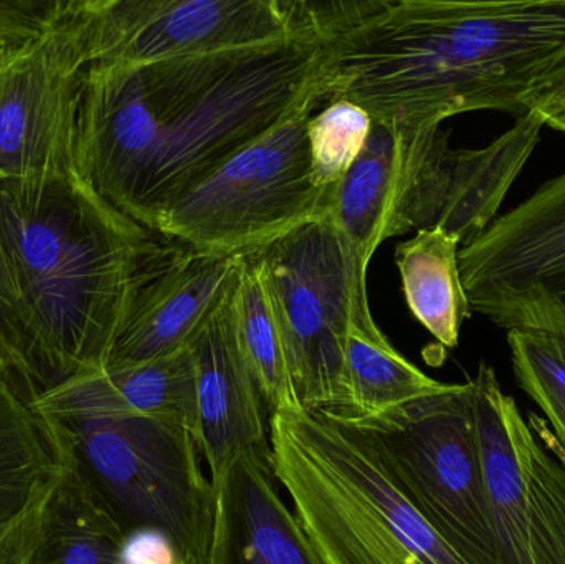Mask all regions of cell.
<instances>
[{
  "label": "cell",
  "instance_id": "11",
  "mask_svg": "<svg viewBox=\"0 0 565 564\" xmlns=\"http://www.w3.org/2000/svg\"><path fill=\"white\" fill-rule=\"evenodd\" d=\"M544 123L536 113L520 116L483 148H454L450 131L431 139L405 211L408 232L440 227L473 242L498 217L501 204L541 142Z\"/></svg>",
  "mask_w": 565,
  "mask_h": 564
},
{
  "label": "cell",
  "instance_id": "12",
  "mask_svg": "<svg viewBox=\"0 0 565 564\" xmlns=\"http://www.w3.org/2000/svg\"><path fill=\"white\" fill-rule=\"evenodd\" d=\"M458 260L477 313L534 290L565 298V171L498 215Z\"/></svg>",
  "mask_w": 565,
  "mask_h": 564
},
{
  "label": "cell",
  "instance_id": "21",
  "mask_svg": "<svg viewBox=\"0 0 565 564\" xmlns=\"http://www.w3.org/2000/svg\"><path fill=\"white\" fill-rule=\"evenodd\" d=\"M348 416L374 417L428 394L445 383L431 380L405 360L372 318L369 301L352 318L344 347Z\"/></svg>",
  "mask_w": 565,
  "mask_h": 564
},
{
  "label": "cell",
  "instance_id": "23",
  "mask_svg": "<svg viewBox=\"0 0 565 564\" xmlns=\"http://www.w3.org/2000/svg\"><path fill=\"white\" fill-rule=\"evenodd\" d=\"M524 476V563L565 564V459L547 423L516 421Z\"/></svg>",
  "mask_w": 565,
  "mask_h": 564
},
{
  "label": "cell",
  "instance_id": "24",
  "mask_svg": "<svg viewBox=\"0 0 565 564\" xmlns=\"http://www.w3.org/2000/svg\"><path fill=\"white\" fill-rule=\"evenodd\" d=\"M238 340L271 413L298 407L280 323L257 255L244 257L234 295ZM301 407V406H299Z\"/></svg>",
  "mask_w": 565,
  "mask_h": 564
},
{
  "label": "cell",
  "instance_id": "19",
  "mask_svg": "<svg viewBox=\"0 0 565 564\" xmlns=\"http://www.w3.org/2000/svg\"><path fill=\"white\" fill-rule=\"evenodd\" d=\"M62 386L99 409L166 421L195 433L198 407L191 347L164 360L82 374Z\"/></svg>",
  "mask_w": 565,
  "mask_h": 564
},
{
  "label": "cell",
  "instance_id": "27",
  "mask_svg": "<svg viewBox=\"0 0 565 564\" xmlns=\"http://www.w3.org/2000/svg\"><path fill=\"white\" fill-rule=\"evenodd\" d=\"M541 121L544 123V126H550V128L557 129V131L565 135V108L544 116V118H541Z\"/></svg>",
  "mask_w": 565,
  "mask_h": 564
},
{
  "label": "cell",
  "instance_id": "18",
  "mask_svg": "<svg viewBox=\"0 0 565 564\" xmlns=\"http://www.w3.org/2000/svg\"><path fill=\"white\" fill-rule=\"evenodd\" d=\"M483 317L507 330L518 384L543 411L565 459V298L534 290Z\"/></svg>",
  "mask_w": 565,
  "mask_h": 564
},
{
  "label": "cell",
  "instance_id": "26",
  "mask_svg": "<svg viewBox=\"0 0 565 564\" xmlns=\"http://www.w3.org/2000/svg\"><path fill=\"white\" fill-rule=\"evenodd\" d=\"M524 109L540 118L565 108V58L544 75L523 99Z\"/></svg>",
  "mask_w": 565,
  "mask_h": 564
},
{
  "label": "cell",
  "instance_id": "15",
  "mask_svg": "<svg viewBox=\"0 0 565 564\" xmlns=\"http://www.w3.org/2000/svg\"><path fill=\"white\" fill-rule=\"evenodd\" d=\"M440 129L418 131L374 119L361 155L329 192L324 217L367 267L387 238L408 234L405 211Z\"/></svg>",
  "mask_w": 565,
  "mask_h": 564
},
{
  "label": "cell",
  "instance_id": "20",
  "mask_svg": "<svg viewBox=\"0 0 565 564\" xmlns=\"http://www.w3.org/2000/svg\"><path fill=\"white\" fill-rule=\"evenodd\" d=\"M461 244L440 227L422 228L395 251L412 315L445 348H457L465 320L473 313L460 274Z\"/></svg>",
  "mask_w": 565,
  "mask_h": 564
},
{
  "label": "cell",
  "instance_id": "1",
  "mask_svg": "<svg viewBox=\"0 0 565 564\" xmlns=\"http://www.w3.org/2000/svg\"><path fill=\"white\" fill-rule=\"evenodd\" d=\"M324 96L315 35L145 65L96 63L83 76L76 171L156 234L175 202Z\"/></svg>",
  "mask_w": 565,
  "mask_h": 564
},
{
  "label": "cell",
  "instance_id": "6",
  "mask_svg": "<svg viewBox=\"0 0 565 564\" xmlns=\"http://www.w3.org/2000/svg\"><path fill=\"white\" fill-rule=\"evenodd\" d=\"M348 416V414H344ZM367 436L408 502L465 564H504L481 462L473 384L374 417L348 416Z\"/></svg>",
  "mask_w": 565,
  "mask_h": 564
},
{
  "label": "cell",
  "instance_id": "7",
  "mask_svg": "<svg viewBox=\"0 0 565 564\" xmlns=\"http://www.w3.org/2000/svg\"><path fill=\"white\" fill-rule=\"evenodd\" d=\"M0 179L75 175L79 0L0 2Z\"/></svg>",
  "mask_w": 565,
  "mask_h": 564
},
{
  "label": "cell",
  "instance_id": "14",
  "mask_svg": "<svg viewBox=\"0 0 565 564\" xmlns=\"http://www.w3.org/2000/svg\"><path fill=\"white\" fill-rule=\"evenodd\" d=\"M244 257L184 245L178 257L142 288L106 368L151 363L191 347L237 284Z\"/></svg>",
  "mask_w": 565,
  "mask_h": 564
},
{
  "label": "cell",
  "instance_id": "3",
  "mask_svg": "<svg viewBox=\"0 0 565 564\" xmlns=\"http://www.w3.org/2000/svg\"><path fill=\"white\" fill-rule=\"evenodd\" d=\"M324 103L427 131L473 111L526 115L565 58V0H305Z\"/></svg>",
  "mask_w": 565,
  "mask_h": 564
},
{
  "label": "cell",
  "instance_id": "25",
  "mask_svg": "<svg viewBox=\"0 0 565 564\" xmlns=\"http://www.w3.org/2000/svg\"><path fill=\"white\" fill-rule=\"evenodd\" d=\"M372 116L345 99H332L308 119L309 156L316 184L326 192L341 181L361 155L372 129Z\"/></svg>",
  "mask_w": 565,
  "mask_h": 564
},
{
  "label": "cell",
  "instance_id": "9",
  "mask_svg": "<svg viewBox=\"0 0 565 564\" xmlns=\"http://www.w3.org/2000/svg\"><path fill=\"white\" fill-rule=\"evenodd\" d=\"M305 109L235 155L175 202L156 234L199 252L250 255L322 219L328 195L316 184Z\"/></svg>",
  "mask_w": 565,
  "mask_h": 564
},
{
  "label": "cell",
  "instance_id": "4",
  "mask_svg": "<svg viewBox=\"0 0 565 564\" xmlns=\"http://www.w3.org/2000/svg\"><path fill=\"white\" fill-rule=\"evenodd\" d=\"M268 424L275 476L322 564H465L351 417L298 406Z\"/></svg>",
  "mask_w": 565,
  "mask_h": 564
},
{
  "label": "cell",
  "instance_id": "8",
  "mask_svg": "<svg viewBox=\"0 0 565 564\" xmlns=\"http://www.w3.org/2000/svg\"><path fill=\"white\" fill-rule=\"evenodd\" d=\"M280 323L299 406L349 411L344 347L367 300V265L328 217L316 219L255 252Z\"/></svg>",
  "mask_w": 565,
  "mask_h": 564
},
{
  "label": "cell",
  "instance_id": "5",
  "mask_svg": "<svg viewBox=\"0 0 565 564\" xmlns=\"http://www.w3.org/2000/svg\"><path fill=\"white\" fill-rule=\"evenodd\" d=\"M56 460L73 467L126 532H152L179 564H205L214 490L188 427L99 409L58 386L30 401Z\"/></svg>",
  "mask_w": 565,
  "mask_h": 564
},
{
  "label": "cell",
  "instance_id": "10",
  "mask_svg": "<svg viewBox=\"0 0 565 564\" xmlns=\"http://www.w3.org/2000/svg\"><path fill=\"white\" fill-rule=\"evenodd\" d=\"M79 26L89 65H145L311 35L289 0H79Z\"/></svg>",
  "mask_w": 565,
  "mask_h": 564
},
{
  "label": "cell",
  "instance_id": "17",
  "mask_svg": "<svg viewBox=\"0 0 565 564\" xmlns=\"http://www.w3.org/2000/svg\"><path fill=\"white\" fill-rule=\"evenodd\" d=\"M126 536L86 480L60 464L45 496L0 540V564H125Z\"/></svg>",
  "mask_w": 565,
  "mask_h": 564
},
{
  "label": "cell",
  "instance_id": "28",
  "mask_svg": "<svg viewBox=\"0 0 565 564\" xmlns=\"http://www.w3.org/2000/svg\"><path fill=\"white\" fill-rule=\"evenodd\" d=\"M0 45H2V40H0Z\"/></svg>",
  "mask_w": 565,
  "mask_h": 564
},
{
  "label": "cell",
  "instance_id": "16",
  "mask_svg": "<svg viewBox=\"0 0 565 564\" xmlns=\"http://www.w3.org/2000/svg\"><path fill=\"white\" fill-rule=\"evenodd\" d=\"M277 482L271 449L244 450L212 473L205 564H322Z\"/></svg>",
  "mask_w": 565,
  "mask_h": 564
},
{
  "label": "cell",
  "instance_id": "2",
  "mask_svg": "<svg viewBox=\"0 0 565 564\" xmlns=\"http://www.w3.org/2000/svg\"><path fill=\"white\" fill-rule=\"evenodd\" d=\"M182 248L78 174L0 179V373L30 403L105 370L142 288Z\"/></svg>",
  "mask_w": 565,
  "mask_h": 564
},
{
  "label": "cell",
  "instance_id": "13",
  "mask_svg": "<svg viewBox=\"0 0 565 564\" xmlns=\"http://www.w3.org/2000/svg\"><path fill=\"white\" fill-rule=\"evenodd\" d=\"M235 287L191 343L198 407L194 437L211 476L244 450L271 449L270 424L264 416L267 404L238 340Z\"/></svg>",
  "mask_w": 565,
  "mask_h": 564
},
{
  "label": "cell",
  "instance_id": "22",
  "mask_svg": "<svg viewBox=\"0 0 565 564\" xmlns=\"http://www.w3.org/2000/svg\"><path fill=\"white\" fill-rule=\"evenodd\" d=\"M58 472L35 411L0 373V540L45 496Z\"/></svg>",
  "mask_w": 565,
  "mask_h": 564
}]
</instances>
